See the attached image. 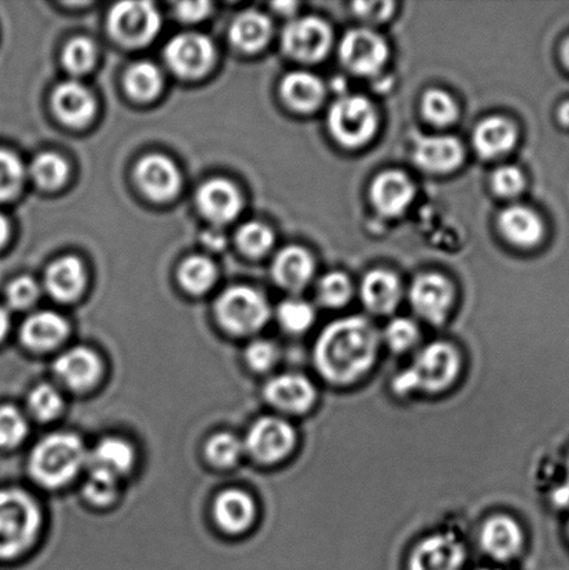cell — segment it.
<instances>
[{"label":"cell","instance_id":"cell-6","mask_svg":"<svg viewBox=\"0 0 569 570\" xmlns=\"http://www.w3.org/2000/svg\"><path fill=\"white\" fill-rule=\"evenodd\" d=\"M215 309L222 327L236 335L259 332L271 317L265 296L249 287L228 288L217 299Z\"/></svg>","mask_w":569,"mask_h":570},{"label":"cell","instance_id":"cell-11","mask_svg":"<svg viewBox=\"0 0 569 570\" xmlns=\"http://www.w3.org/2000/svg\"><path fill=\"white\" fill-rule=\"evenodd\" d=\"M409 298L418 317L432 326H442L454 305L455 289L444 276L426 273L412 283Z\"/></svg>","mask_w":569,"mask_h":570},{"label":"cell","instance_id":"cell-38","mask_svg":"<svg viewBox=\"0 0 569 570\" xmlns=\"http://www.w3.org/2000/svg\"><path fill=\"white\" fill-rule=\"evenodd\" d=\"M27 404L33 417L41 422H49L63 411L65 401L60 391L52 384L41 383L31 390Z\"/></svg>","mask_w":569,"mask_h":570},{"label":"cell","instance_id":"cell-53","mask_svg":"<svg viewBox=\"0 0 569 570\" xmlns=\"http://www.w3.org/2000/svg\"><path fill=\"white\" fill-rule=\"evenodd\" d=\"M9 327L10 318L8 312H6L3 307H0V341L6 337V334L9 332Z\"/></svg>","mask_w":569,"mask_h":570},{"label":"cell","instance_id":"cell-16","mask_svg":"<svg viewBox=\"0 0 569 570\" xmlns=\"http://www.w3.org/2000/svg\"><path fill=\"white\" fill-rule=\"evenodd\" d=\"M370 197L373 208L384 217H398L414 203L415 186L405 173L387 170L371 184Z\"/></svg>","mask_w":569,"mask_h":570},{"label":"cell","instance_id":"cell-43","mask_svg":"<svg viewBox=\"0 0 569 570\" xmlns=\"http://www.w3.org/2000/svg\"><path fill=\"white\" fill-rule=\"evenodd\" d=\"M95 59H97V48L91 39L75 38L65 49L63 63L66 70L72 76L86 75L92 69Z\"/></svg>","mask_w":569,"mask_h":570},{"label":"cell","instance_id":"cell-36","mask_svg":"<svg viewBox=\"0 0 569 570\" xmlns=\"http://www.w3.org/2000/svg\"><path fill=\"white\" fill-rule=\"evenodd\" d=\"M277 321L288 334H304L314 326L316 313L308 302L286 299L277 307Z\"/></svg>","mask_w":569,"mask_h":570},{"label":"cell","instance_id":"cell-18","mask_svg":"<svg viewBox=\"0 0 569 570\" xmlns=\"http://www.w3.org/2000/svg\"><path fill=\"white\" fill-rule=\"evenodd\" d=\"M465 159V150L455 137L431 136L418 139L414 161L422 170L434 175H448L459 169Z\"/></svg>","mask_w":569,"mask_h":570},{"label":"cell","instance_id":"cell-19","mask_svg":"<svg viewBox=\"0 0 569 570\" xmlns=\"http://www.w3.org/2000/svg\"><path fill=\"white\" fill-rule=\"evenodd\" d=\"M197 204L203 215L215 226L227 225L243 209L242 194L225 178H215L199 188Z\"/></svg>","mask_w":569,"mask_h":570},{"label":"cell","instance_id":"cell-45","mask_svg":"<svg viewBox=\"0 0 569 570\" xmlns=\"http://www.w3.org/2000/svg\"><path fill=\"white\" fill-rule=\"evenodd\" d=\"M24 181V166L16 155L0 149V203L14 198Z\"/></svg>","mask_w":569,"mask_h":570},{"label":"cell","instance_id":"cell-54","mask_svg":"<svg viewBox=\"0 0 569 570\" xmlns=\"http://www.w3.org/2000/svg\"><path fill=\"white\" fill-rule=\"evenodd\" d=\"M10 233V227L8 220L4 219L2 215H0V247L8 242Z\"/></svg>","mask_w":569,"mask_h":570},{"label":"cell","instance_id":"cell-39","mask_svg":"<svg viewBox=\"0 0 569 570\" xmlns=\"http://www.w3.org/2000/svg\"><path fill=\"white\" fill-rule=\"evenodd\" d=\"M244 451L243 441L232 433L212 435L205 445L206 460L217 468L236 465Z\"/></svg>","mask_w":569,"mask_h":570},{"label":"cell","instance_id":"cell-30","mask_svg":"<svg viewBox=\"0 0 569 570\" xmlns=\"http://www.w3.org/2000/svg\"><path fill=\"white\" fill-rule=\"evenodd\" d=\"M136 463V451L125 439L105 438L89 452L88 465L102 469L117 478L125 476Z\"/></svg>","mask_w":569,"mask_h":570},{"label":"cell","instance_id":"cell-23","mask_svg":"<svg viewBox=\"0 0 569 570\" xmlns=\"http://www.w3.org/2000/svg\"><path fill=\"white\" fill-rule=\"evenodd\" d=\"M214 518L217 527L226 533H244L255 522V501L253 497L239 489L222 491L214 502Z\"/></svg>","mask_w":569,"mask_h":570},{"label":"cell","instance_id":"cell-24","mask_svg":"<svg viewBox=\"0 0 569 570\" xmlns=\"http://www.w3.org/2000/svg\"><path fill=\"white\" fill-rule=\"evenodd\" d=\"M518 131L514 122L493 116L482 120L472 134V144L483 159H499L516 148Z\"/></svg>","mask_w":569,"mask_h":570},{"label":"cell","instance_id":"cell-13","mask_svg":"<svg viewBox=\"0 0 569 570\" xmlns=\"http://www.w3.org/2000/svg\"><path fill=\"white\" fill-rule=\"evenodd\" d=\"M264 395L267 404L288 415H303L316 402L315 385L298 373H283L271 379L265 385Z\"/></svg>","mask_w":569,"mask_h":570},{"label":"cell","instance_id":"cell-8","mask_svg":"<svg viewBox=\"0 0 569 570\" xmlns=\"http://www.w3.org/2000/svg\"><path fill=\"white\" fill-rule=\"evenodd\" d=\"M339 58L350 72L360 77L377 76L390 58V49L382 36L370 28H354L345 32L339 45Z\"/></svg>","mask_w":569,"mask_h":570},{"label":"cell","instance_id":"cell-2","mask_svg":"<svg viewBox=\"0 0 569 570\" xmlns=\"http://www.w3.org/2000/svg\"><path fill=\"white\" fill-rule=\"evenodd\" d=\"M461 355L453 344L436 341L418 352L411 365L393 380V391L400 396L439 394L459 379Z\"/></svg>","mask_w":569,"mask_h":570},{"label":"cell","instance_id":"cell-12","mask_svg":"<svg viewBox=\"0 0 569 570\" xmlns=\"http://www.w3.org/2000/svg\"><path fill=\"white\" fill-rule=\"evenodd\" d=\"M165 58L176 75L197 78L210 69L215 48L210 39L203 33H182L167 45Z\"/></svg>","mask_w":569,"mask_h":570},{"label":"cell","instance_id":"cell-17","mask_svg":"<svg viewBox=\"0 0 569 570\" xmlns=\"http://www.w3.org/2000/svg\"><path fill=\"white\" fill-rule=\"evenodd\" d=\"M479 543L494 561L507 562L521 554L526 535L516 519L496 515L483 523Z\"/></svg>","mask_w":569,"mask_h":570},{"label":"cell","instance_id":"cell-46","mask_svg":"<svg viewBox=\"0 0 569 570\" xmlns=\"http://www.w3.org/2000/svg\"><path fill=\"white\" fill-rule=\"evenodd\" d=\"M490 183H492L493 193L507 199L518 197L527 187L526 175L517 166L499 167L498 170H494Z\"/></svg>","mask_w":569,"mask_h":570},{"label":"cell","instance_id":"cell-56","mask_svg":"<svg viewBox=\"0 0 569 570\" xmlns=\"http://www.w3.org/2000/svg\"><path fill=\"white\" fill-rule=\"evenodd\" d=\"M561 56H562V61H565L566 66L569 69V38L567 39L565 45H562Z\"/></svg>","mask_w":569,"mask_h":570},{"label":"cell","instance_id":"cell-49","mask_svg":"<svg viewBox=\"0 0 569 570\" xmlns=\"http://www.w3.org/2000/svg\"><path fill=\"white\" fill-rule=\"evenodd\" d=\"M353 8L361 20L376 24V22L387 21L393 16L395 4L393 2H356Z\"/></svg>","mask_w":569,"mask_h":570},{"label":"cell","instance_id":"cell-26","mask_svg":"<svg viewBox=\"0 0 569 570\" xmlns=\"http://www.w3.org/2000/svg\"><path fill=\"white\" fill-rule=\"evenodd\" d=\"M498 226L507 242L516 247L532 248L542 242L545 225L538 214L521 205H512L500 212Z\"/></svg>","mask_w":569,"mask_h":570},{"label":"cell","instance_id":"cell-51","mask_svg":"<svg viewBox=\"0 0 569 570\" xmlns=\"http://www.w3.org/2000/svg\"><path fill=\"white\" fill-rule=\"evenodd\" d=\"M203 243L206 248L220 250L226 247V237L219 228H209L203 234Z\"/></svg>","mask_w":569,"mask_h":570},{"label":"cell","instance_id":"cell-7","mask_svg":"<svg viewBox=\"0 0 569 570\" xmlns=\"http://www.w3.org/2000/svg\"><path fill=\"white\" fill-rule=\"evenodd\" d=\"M332 27L320 17H300L288 22L282 33L284 53L300 63L314 65L326 59L333 47Z\"/></svg>","mask_w":569,"mask_h":570},{"label":"cell","instance_id":"cell-32","mask_svg":"<svg viewBox=\"0 0 569 570\" xmlns=\"http://www.w3.org/2000/svg\"><path fill=\"white\" fill-rule=\"evenodd\" d=\"M421 109L423 117L436 127L454 125L460 117V108L455 99L439 88L429 89L423 94Z\"/></svg>","mask_w":569,"mask_h":570},{"label":"cell","instance_id":"cell-40","mask_svg":"<svg viewBox=\"0 0 569 570\" xmlns=\"http://www.w3.org/2000/svg\"><path fill=\"white\" fill-rule=\"evenodd\" d=\"M30 171L39 187L56 189L63 186L67 175H69V166L59 155L42 154L32 161Z\"/></svg>","mask_w":569,"mask_h":570},{"label":"cell","instance_id":"cell-55","mask_svg":"<svg viewBox=\"0 0 569 570\" xmlns=\"http://www.w3.org/2000/svg\"><path fill=\"white\" fill-rule=\"evenodd\" d=\"M559 119L562 126L569 127V102L561 106L559 111Z\"/></svg>","mask_w":569,"mask_h":570},{"label":"cell","instance_id":"cell-10","mask_svg":"<svg viewBox=\"0 0 569 570\" xmlns=\"http://www.w3.org/2000/svg\"><path fill=\"white\" fill-rule=\"evenodd\" d=\"M160 14L150 2H122L110 11L111 36L126 47L137 48L148 45L158 36Z\"/></svg>","mask_w":569,"mask_h":570},{"label":"cell","instance_id":"cell-41","mask_svg":"<svg viewBox=\"0 0 569 570\" xmlns=\"http://www.w3.org/2000/svg\"><path fill=\"white\" fill-rule=\"evenodd\" d=\"M119 491V478L102 469L89 466V473L84 483L82 493L94 505H109L116 500Z\"/></svg>","mask_w":569,"mask_h":570},{"label":"cell","instance_id":"cell-20","mask_svg":"<svg viewBox=\"0 0 569 570\" xmlns=\"http://www.w3.org/2000/svg\"><path fill=\"white\" fill-rule=\"evenodd\" d=\"M139 187L155 200H167L180 188V173L164 155H148L139 160L136 169Z\"/></svg>","mask_w":569,"mask_h":570},{"label":"cell","instance_id":"cell-35","mask_svg":"<svg viewBox=\"0 0 569 570\" xmlns=\"http://www.w3.org/2000/svg\"><path fill=\"white\" fill-rule=\"evenodd\" d=\"M178 278L188 293L199 295L206 293L215 283L216 267L214 262L205 256H192L178 272Z\"/></svg>","mask_w":569,"mask_h":570},{"label":"cell","instance_id":"cell-42","mask_svg":"<svg viewBox=\"0 0 569 570\" xmlns=\"http://www.w3.org/2000/svg\"><path fill=\"white\" fill-rule=\"evenodd\" d=\"M237 243L244 254L259 258L269 253L275 244V236L269 227L262 225L259 222H251L239 228L237 234Z\"/></svg>","mask_w":569,"mask_h":570},{"label":"cell","instance_id":"cell-52","mask_svg":"<svg viewBox=\"0 0 569 570\" xmlns=\"http://www.w3.org/2000/svg\"><path fill=\"white\" fill-rule=\"evenodd\" d=\"M555 501L560 505L569 504V456L567 461V482L561 485L559 490L556 491Z\"/></svg>","mask_w":569,"mask_h":570},{"label":"cell","instance_id":"cell-37","mask_svg":"<svg viewBox=\"0 0 569 570\" xmlns=\"http://www.w3.org/2000/svg\"><path fill=\"white\" fill-rule=\"evenodd\" d=\"M382 340L394 354H406L420 344L421 330L409 317H395L384 328Z\"/></svg>","mask_w":569,"mask_h":570},{"label":"cell","instance_id":"cell-14","mask_svg":"<svg viewBox=\"0 0 569 570\" xmlns=\"http://www.w3.org/2000/svg\"><path fill=\"white\" fill-rule=\"evenodd\" d=\"M467 558L465 547L451 533L428 535L412 550L410 570H461Z\"/></svg>","mask_w":569,"mask_h":570},{"label":"cell","instance_id":"cell-3","mask_svg":"<svg viewBox=\"0 0 569 570\" xmlns=\"http://www.w3.org/2000/svg\"><path fill=\"white\" fill-rule=\"evenodd\" d=\"M88 451L80 435L75 433H52L33 446L28 471L33 482L42 488L59 489L88 465Z\"/></svg>","mask_w":569,"mask_h":570},{"label":"cell","instance_id":"cell-22","mask_svg":"<svg viewBox=\"0 0 569 570\" xmlns=\"http://www.w3.org/2000/svg\"><path fill=\"white\" fill-rule=\"evenodd\" d=\"M315 275V261L305 248L292 245L276 255L272 264L273 281L292 294L304 291Z\"/></svg>","mask_w":569,"mask_h":570},{"label":"cell","instance_id":"cell-57","mask_svg":"<svg viewBox=\"0 0 569 570\" xmlns=\"http://www.w3.org/2000/svg\"><path fill=\"white\" fill-rule=\"evenodd\" d=\"M479 570H503V569H479Z\"/></svg>","mask_w":569,"mask_h":570},{"label":"cell","instance_id":"cell-27","mask_svg":"<svg viewBox=\"0 0 569 570\" xmlns=\"http://www.w3.org/2000/svg\"><path fill=\"white\" fill-rule=\"evenodd\" d=\"M69 335V323L52 311L33 313L22 323L20 338L28 350L45 352L55 350Z\"/></svg>","mask_w":569,"mask_h":570},{"label":"cell","instance_id":"cell-34","mask_svg":"<svg viewBox=\"0 0 569 570\" xmlns=\"http://www.w3.org/2000/svg\"><path fill=\"white\" fill-rule=\"evenodd\" d=\"M354 295V285L343 272H332L317 283L316 299L327 309H340L350 304Z\"/></svg>","mask_w":569,"mask_h":570},{"label":"cell","instance_id":"cell-29","mask_svg":"<svg viewBox=\"0 0 569 570\" xmlns=\"http://www.w3.org/2000/svg\"><path fill=\"white\" fill-rule=\"evenodd\" d=\"M48 293L60 302H71L78 298L86 287V271L80 259L65 256L56 261L45 278Z\"/></svg>","mask_w":569,"mask_h":570},{"label":"cell","instance_id":"cell-15","mask_svg":"<svg viewBox=\"0 0 569 570\" xmlns=\"http://www.w3.org/2000/svg\"><path fill=\"white\" fill-rule=\"evenodd\" d=\"M102 361L87 346H72L53 363V372L61 383L72 391L92 389L102 376Z\"/></svg>","mask_w":569,"mask_h":570},{"label":"cell","instance_id":"cell-21","mask_svg":"<svg viewBox=\"0 0 569 570\" xmlns=\"http://www.w3.org/2000/svg\"><path fill=\"white\" fill-rule=\"evenodd\" d=\"M362 305L377 316L392 315L403 299V287L394 273L375 269L366 273L360 287Z\"/></svg>","mask_w":569,"mask_h":570},{"label":"cell","instance_id":"cell-1","mask_svg":"<svg viewBox=\"0 0 569 570\" xmlns=\"http://www.w3.org/2000/svg\"><path fill=\"white\" fill-rule=\"evenodd\" d=\"M381 341V334L367 318H339L316 338L312 354L316 372L339 387L354 384L375 365Z\"/></svg>","mask_w":569,"mask_h":570},{"label":"cell","instance_id":"cell-44","mask_svg":"<svg viewBox=\"0 0 569 570\" xmlns=\"http://www.w3.org/2000/svg\"><path fill=\"white\" fill-rule=\"evenodd\" d=\"M28 434L27 419L17 407L0 406V449H14Z\"/></svg>","mask_w":569,"mask_h":570},{"label":"cell","instance_id":"cell-50","mask_svg":"<svg viewBox=\"0 0 569 570\" xmlns=\"http://www.w3.org/2000/svg\"><path fill=\"white\" fill-rule=\"evenodd\" d=\"M209 2H182L176 6V13L184 21H199L208 16Z\"/></svg>","mask_w":569,"mask_h":570},{"label":"cell","instance_id":"cell-9","mask_svg":"<svg viewBox=\"0 0 569 570\" xmlns=\"http://www.w3.org/2000/svg\"><path fill=\"white\" fill-rule=\"evenodd\" d=\"M297 434L287 421L264 416L254 422L244 441V450L264 465H275L292 454Z\"/></svg>","mask_w":569,"mask_h":570},{"label":"cell","instance_id":"cell-28","mask_svg":"<svg viewBox=\"0 0 569 570\" xmlns=\"http://www.w3.org/2000/svg\"><path fill=\"white\" fill-rule=\"evenodd\" d=\"M53 108L56 115L66 125L84 126L92 119L95 100L82 83L66 81L55 89Z\"/></svg>","mask_w":569,"mask_h":570},{"label":"cell","instance_id":"cell-48","mask_svg":"<svg viewBox=\"0 0 569 570\" xmlns=\"http://www.w3.org/2000/svg\"><path fill=\"white\" fill-rule=\"evenodd\" d=\"M39 285L31 277H19L6 289V298L13 309H27L39 298Z\"/></svg>","mask_w":569,"mask_h":570},{"label":"cell","instance_id":"cell-33","mask_svg":"<svg viewBox=\"0 0 569 570\" xmlns=\"http://www.w3.org/2000/svg\"><path fill=\"white\" fill-rule=\"evenodd\" d=\"M127 92L137 100L154 99L161 88V75L158 67L148 61H141L130 67L126 72Z\"/></svg>","mask_w":569,"mask_h":570},{"label":"cell","instance_id":"cell-25","mask_svg":"<svg viewBox=\"0 0 569 570\" xmlns=\"http://www.w3.org/2000/svg\"><path fill=\"white\" fill-rule=\"evenodd\" d=\"M284 104L297 114H314L326 98V87L320 77L308 71L288 72L281 83Z\"/></svg>","mask_w":569,"mask_h":570},{"label":"cell","instance_id":"cell-5","mask_svg":"<svg viewBox=\"0 0 569 570\" xmlns=\"http://www.w3.org/2000/svg\"><path fill=\"white\" fill-rule=\"evenodd\" d=\"M327 128L334 141L347 149L370 144L379 130L375 105L361 95H344L331 106Z\"/></svg>","mask_w":569,"mask_h":570},{"label":"cell","instance_id":"cell-31","mask_svg":"<svg viewBox=\"0 0 569 570\" xmlns=\"http://www.w3.org/2000/svg\"><path fill=\"white\" fill-rule=\"evenodd\" d=\"M273 26L269 17L261 11L248 10L233 21L230 38L244 52H258L271 41Z\"/></svg>","mask_w":569,"mask_h":570},{"label":"cell","instance_id":"cell-47","mask_svg":"<svg viewBox=\"0 0 569 570\" xmlns=\"http://www.w3.org/2000/svg\"><path fill=\"white\" fill-rule=\"evenodd\" d=\"M278 348L275 343L267 340H256L245 351V361L253 371L258 373L269 372L278 362Z\"/></svg>","mask_w":569,"mask_h":570},{"label":"cell","instance_id":"cell-4","mask_svg":"<svg viewBox=\"0 0 569 570\" xmlns=\"http://www.w3.org/2000/svg\"><path fill=\"white\" fill-rule=\"evenodd\" d=\"M42 529L36 499L17 489L0 490V561L26 554Z\"/></svg>","mask_w":569,"mask_h":570}]
</instances>
